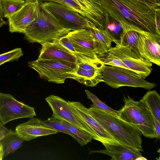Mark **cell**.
I'll return each instance as SVG.
<instances>
[{
    "label": "cell",
    "mask_w": 160,
    "mask_h": 160,
    "mask_svg": "<svg viewBox=\"0 0 160 160\" xmlns=\"http://www.w3.org/2000/svg\"><path fill=\"white\" fill-rule=\"evenodd\" d=\"M138 35V32L133 30L122 31L119 44L122 46H128L138 52L137 45Z\"/></svg>",
    "instance_id": "d4e9b609"
},
{
    "label": "cell",
    "mask_w": 160,
    "mask_h": 160,
    "mask_svg": "<svg viewBox=\"0 0 160 160\" xmlns=\"http://www.w3.org/2000/svg\"><path fill=\"white\" fill-rule=\"evenodd\" d=\"M151 114L155 124L157 135V138L159 139L160 138V122H159L151 113Z\"/></svg>",
    "instance_id": "e575fe53"
},
{
    "label": "cell",
    "mask_w": 160,
    "mask_h": 160,
    "mask_svg": "<svg viewBox=\"0 0 160 160\" xmlns=\"http://www.w3.org/2000/svg\"><path fill=\"white\" fill-rule=\"evenodd\" d=\"M22 7L8 18L9 31L24 34L38 14V0H25Z\"/></svg>",
    "instance_id": "7c38bea8"
},
{
    "label": "cell",
    "mask_w": 160,
    "mask_h": 160,
    "mask_svg": "<svg viewBox=\"0 0 160 160\" xmlns=\"http://www.w3.org/2000/svg\"><path fill=\"white\" fill-rule=\"evenodd\" d=\"M110 49L130 70L143 78L145 79L151 73L152 63L143 58L133 49L118 43Z\"/></svg>",
    "instance_id": "9c48e42d"
},
{
    "label": "cell",
    "mask_w": 160,
    "mask_h": 160,
    "mask_svg": "<svg viewBox=\"0 0 160 160\" xmlns=\"http://www.w3.org/2000/svg\"><path fill=\"white\" fill-rule=\"evenodd\" d=\"M42 2L51 1L59 3L77 12L88 20V16L84 7L78 0H41Z\"/></svg>",
    "instance_id": "83f0119b"
},
{
    "label": "cell",
    "mask_w": 160,
    "mask_h": 160,
    "mask_svg": "<svg viewBox=\"0 0 160 160\" xmlns=\"http://www.w3.org/2000/svg\"><path fill=\"white\" fill-rule=\"evenodd\" d=\"M45 100L53 112L52 115L59 119H64L74 126L82 129L92 137L93 139L99 141L98 137L75 118L69 109L68 101L62 98L54 95H50Z\"/></svg>",
    "instance_id": "5bb4252c"
},
{
    "label": "cell",
    "mask_w": 160,
    "mask_h": 160,
    "mask_svg": "<svg viewBox=\"0 0 160 160\" xmlns=\"http://www.w3.org/2000/svg\"><path fill=\"white\" fill-rule=\"evenodd\" d=\"M97 56L99 60L104 65L120 67L131 71L110 49L107 52L98 55Z\"/></svg>",
    "instance_id": "484cf974"
},
{
    "label": "cell",
    "mask_w": 160,
    "mask_h": 160,
    "mask_svg": "<svg viewBox=\"0 0 160 160\" xmlns=\"http://www.w3.org/2000/svg\"><path fill=\"white\" fill-rule=\"evenodd\" d=\"M23 55V53L21 48H17L0 54V66L6 62L17 61Z\"/></svg>",
    "instance_id": "f546056e"
},
{
    "label": "cell",
    "mask_w": 160,
    "mask_h": 160,
    "mask_svg": "<svg viewBox=\"0 0 160 160\" xmlns=\"http://www.w3.org/2000/svg\"><path fill=\"white\" fill-rule=\"evenodd\" d=\"M147 5L152 9L160 10V0H136Z\"/></svg>",
    "instance_id": "d6a6232c"
},
{
    "label": "cell",
    "mask_w": 160,
    "mask_h": 160,
    "mask_svg": "<svg viewBox=\"0 0 160 160\" xmlns=\"http://www.w3.org/2000/svg\"><path fill=\"white\" fill-rule=\"evenodd\" d=\"M105 149L99 150H91L90 154L100 153L112 157L111 160H136L142 156L141 152L118 142L103 144Z\"/></svg>",
    "instance_id": "2e32d148"
},
{
    "label": "cell",
    "mask_w": 160,
    "mask_h": 160,
    "mask_svg": "<svg viewBox=\"0 0 160 160\" xmlns=\"http://www.w3.org/2000/svg\"><path fill=\"white\" fill-rule=\"evenodd\" d=\"M101 71L104 82L113 88L127 86L150 90L157 85L134 72L122 68L104 65Z\"/></svg>",
    "instance_id": "8992f818"
},
{
    "label": "cell",
    "mask_w": 160,
    "mask_h": 160,
    "mask_svg": "<svg viewBox=\"0 0 160 160\" xmlns=\"http://www.w3.org/2000/svg\"><path fill=\"white\" fill-rule=\"evenodd\" d=\"M87 98L92 102L93 106L97 108L119 118V111L115 110L102 102L97 96L87 89L85 91Z\"/></svg>",
    "instance_id": "4316f807"
},
{
    "label": "cell",
    "mask_w": 160,
    "mask_h": 160,
    "mask_svg": "<svg viewBox=\"0 0 160 160\" xmlns=\"http://www.w3.org/2000/svg\"><path fill=\"white\" fill-rule=\"evenodd\" d=\"M39 59H55L77 64L75 56L68 50L60 44L58 41L42 44Z\"/></svg>",
    "instance_id": "ac0fdd59"
},
{
    "label": "cell",
    "mask_w": 160,
    "mask_h": 160,
    "mask_svg": "<svg viewBox=\"0 0 160 160\" xmlns=\"http://www.w3.org/2000/svg\"><path fill=\"white\" fill-rule=\"evenodd\" d=\"M88 112L118 142L143 152L142 134L133 124L100 109L92 105Z\"/></svg>",
    "instance_id": "3957f363"
},
{
    "label": "cell",
    "mask_w": 160,
    "mask_h": 160,
    "mask_svg": "<svg viewBox=\"0 0 160 160\" xmlns=\"http://www.w3.org/2000/svg\"><path fill=\"white\" fill-rule=\"evenodd\" d=\"M28 66L37 72L40 77L51 82L64 83L67 78L73 79L77 64L55 59H39L29 61Z\"/></svg>",
    "instance_id": "5b68a950"
},
{
    "label": "cell",
    "mask_w": 160,
    "mask_h": 160,
    "mask_svg": "<svg viewBox=\"0 0 160 160\" xmlns=\"http://www.w3.org/2000/svg\"><path fill=\"white\" fill-rule=\"evenodd\" d=\"M3 14L2 8L1 1L0 0V28L2 27L4 25H7V22L3 19Z\"/></svg>",
    "instance_id": "8d00e7d4"
},
{
    "label": "cell",
    "mask_w": 160,
    "mask_h": 160,
    "mask_svg": "<svg viewBox=\"0 0 160 160\" xmlns=\"http://www.w3.org/2000/svg\"><path fill=\"white\" fill-rule=\"evenodd\" d=\"M15 132L21 138L26 141L58 132L46 125L43 121L34 117L30 118L27 122L17 125Z\"/></svg>",
    "instance_id": "9a60e30c"
},
{
    "label": "cell",
    "mask_w": 160,
    "mask_h": 160,
    "mask_svg": "<svg viewBox=\"0 0 160 160\" xmlns=\"http://www.w3.org/2000/svg\"><path fill=\"white\" fill-rule=\"evenodd\" d=\"M73 79L87 86L94 87L104 82L101 70L92 71L82 68L77 65L75 76Z\"/></svg>",
    "instance_id": "ffe728a7"
},
{
    "label": "cell",
    "mask_w": 160,
    "mask_h": 160,
    "mask_svg": "<svg viewBox=\"0 0 160 160\" xmlns=\"http://www.w3.org/2000/svg\"><path fill=\"white\" fill-rule=\"evenodd\" d=\"M67 36L76 51L78 63L100 60L95 52L94 38L89 28L71 31Z\"/></svg>",
    "instance_id": "52a82bcc"
},
{
    "label": "cell",
    "mask_w": 160,
    "mask_h": 160,
    "mask_svg": "<svg viewBox=\"0 0 160 160\" xmlns=\"http://www.w3.org/2000/svg\"><path fill=\"white\" fill-rule=\"evenodd\" d=\"M79 67L88 70L97 71L101 70L104 63L100 60L82 62L77 64Z\"/></svg>",
    "instance_id": "4dcf8cb0"
},
{
    "label": "cell",
    "mask_w": 160,
    "mask_h": 160,
    "mask_svg": "<svg viewBox=\"0 0 160 160\" xmlns=\"http://www.w3.org/2000/svg\"><path fill=\"white\" fill-rule=\"evenodd\" d=\"M100 1L105 12L118 22L122 31L143 30L158 35L156 24L157 10L136 0Z\"/></svg>",
    "instance_id": "6da1fadb"
},
{
    "label": "cell",
    "mask_w": 160,
    "mask_h": 160,
    "mask_svg": "<svg viewBox=\"0 0 160 160\" xmlns=\"http://www.w3.org/2000/svg\"><path fill=\"white\" fill-rule=\"evenodd\" d=\"M74 137V139L81 146L86 145L92 141L93 138L89 133L77 127L64 119L60 120Z\"/></svg>",
    "instance_id": "603a6c76"
},
{
    "label": "cell",
    "mask_w": 160,
    "mask_h": 160,
    "mask_svg": "<svg viewBox=\"0 0 160 160\" xmlns=\"http://www.w3.org/2000/svg\"><path fill=\"white\" fill-rule=\"evenodd\" d=\"M137 45L138 52L144 58L160 66V35L139 30Z\"/></svg>",
    "instance_id": "4fadbf2b"
},
{
    "label": "cell",
    "mask_w": 160,
    "mask_h": 160,
    "mask_svg": "<svg viewBox=\"0 0 160 160\" xmlns=\"http://www.w3.org/2000/svg\"><path fill=\"white\" fill-rule=\"evenodd\" d=\"M43 122L48 127L52 128L58 132L67 134L74 139V137L60 120L52 116L47 120L43 121Z\"/></svg>",
    "instance_id": "f1b7e54d"
},
{
    "label": "cell",
    "mask_w": 160,
    "mask_h": 160,
    "mask_svg": "<svg viewBox=\"0 0 160 160\" xmlns=\"http://www.w3.org/2000/svg\"><path fill=\"white\" fill-rule=\"evenodd\" d=\"M141 100L149 109L150 112L160 122V96L155 90L148 92Z\"/></svg>",
    "instance_id": "7402d4cb"
},
{
    "label": "cell",
    "mask_w": 160,
    "mask_h": 160,
    "mask_svg": "<svg viewBox=\"0 0 160 160\" xmlns=\"http://www.w3.org/2000/svg\"><path fill=\"white\" fill-rule=\"evenodd\" d=\"M156 24L158 33L160 35V10L156 11Z\"/></svg>",
    "instance_id": "d590c367"
},
{
    "label": "cell",
    "mask_w": 160,
    "mask_h": 160,
    "mask_svg": "<svg viewBox=\"0 0 160 160\" xmlns=\"http://www.w3.org/2000/svg\"><path fill=\"white\" fill-rule=\"evenodd\" d=\"M43 4L56 18L72 31L89 28L94 25L78 12L63 5L51 1L44 2Z\"/></svg>",
    "instance_id": "30bf717a"
},
{
    "label": "cell",
    "mask_w": 160,
    "mask_h": 160,
    "mask_svg": "<svg viewBox=\"0 0 160 160\" xmlns=\"http://www.w3.org/2000/svg\"><path fill=\"white\" fill-rule=\"evenodd\" d=\"M13 131L5 127L0 120V140Z\"/></svg>",
    "instance_id": "836d02e7"
},
{
    "label": "cell",
    "mask_w": 160,
    "mask_h": 160,
    "mask_svg": "<svg viewBox=\"0 0 160 160\" xmlns=\"http://www.w3.org/2000/svg\"><path fill=\"white\" fill-rule=\"evenodd\" d=\"M68 103L69 109L76 119L94 133L102 144L119 143L88 112V108L81 102L68 101Z\"/></svg>",
    "instance_id": "8fae6325"
},
{
    "label": "cell",
    "mask_w": 160,
    "mask_h": 160,
    "mask_svg": "<svg viewBox=\"0 0 160 160\" xmlns=\"http://www.w3.org/2000/svg\"><path fill=\"white\" fill-rule=\"evenodd\" d=\"M84 7L88 20L98 28L105 30L110 24L109 16L100 0H78Z\"/></svg>",
    "instance_id": "e0dca14e"
},
{
    "label": "cell",
    "mask_w": 160,
    "mask_h": 160,
    "mask_svg": "<svg viewBox=\"0 0 160 160\" xmlns=\"http://www.w3.org/2000/svg\"><path fill=\"white\" fill-rule=\"evenodd\" d=\"M4 158V152L3 147L2 144L0 142V160H2Z\"/></svg>",
    "instance_id": "74e56055"
},
{
    "label": "cell",
    "mask_w": 160,
    "mask_h": 160,
    "mask_svg": "<svg viewBox=\"0 0 160 160\" xmlns=\"http://www.w3.org/2000/svg\"><path fill=\"white\" fill-rule=\"evenodd\" d=\"M3 17L8 18L23 5L24 0H1Z\"/></svg>",
    "instance_id": "cb8c5ba5"
},
{
    "label": "cell",
    "mask_w": 160,
    "mask_h": 160,
    "mask_svg": "<svg viewBox=\"0 0 160 160\" xmlns=\"http://www.w3.org/2000/svg\"><path fill=\"white\" fill-rule=\"evenodd\" d=\"M38 3L37 16L27 28L24 39L30 43L42 44L58 41L72 31L45 7L41 0H38Z\"/></svg>",
    "instance_id": "7a4b0ae2"
},
{
    "label": "cell",
    "mask_w": 160,
    "mask_h": 160,
    "mask_svg": "<svg viewBox=\"0 0 160 160\" xmlns=\"http://www.w3.org/2000/svg\"><path fill=\"white\" fill-rule=\"evenodd\" d=\"M36 116L34 108L18 101L10 94L0 92V120L3 125L19 118Z\"/></svg>",
    "instance_id": "ba28073f"
},
{
    "label": "cell",
    "mask_w": 160,
    "mask_h": 160,
    "mask_svg": "<svg viewBox=\"0 0 160 160\" xmlns=\"http://www.w3.org/2000/svg\"><path fill=\"white\" fill-rule=\"evenodd\" d=\"M124 105L119 111V118L136 126L144 137L157 138L154 122L148 107L141 100L136 101L129 96L124 97Z\"/></svg>",
    "instance_id": "277c9868"
},
{
    "label": "cell",
    "mask_w": 160,
    "mask_h": 160,
    "mask_svg": "<svg viewBox=\"0 0 160 160\" xmlns=\"http://www.w3.org/2000/svg\"><path fill=\"white\" fill-rule=\"evenodd\" d=\"M59 43L68 50L76 57L77 54L76 51L67 35L62 38L58 41Z\"/></svg>",
    "instance_id": "1f68e13d"
},
{
    "label": "cell",
    "mask_w": 160,
    "mask_h": 160,
    "mask_svg": "<svg viewBox=\"0 0 160 160\" xmlns=\"http://www.w3.org/2000/svg\"><path fill=\"white\" fill-rule=\"evenodd\" d=\"M89 28L94 37V50L97 55L107 52L112 47V40L106 30L99 29L94 25Z\"/></svg>",
    "instance_id": "d6986e66"
},
{
    "label": "cell",
    "mask_w": 160,
    "mask_h": 160,
    "mask_svg": "<svg viewBox=\"0 0 160 160\" xmlns=\"http://www.w3.org/2000/svg\"><path fill=\"white\" fill-rule=\"evenodd\" d=\"M24 141L13 131L0 140L2 144L4 152V158L11 153H13L20 148Z\"/></svg>",
    "instance_id": "44dd1931"
}]
</instances>
